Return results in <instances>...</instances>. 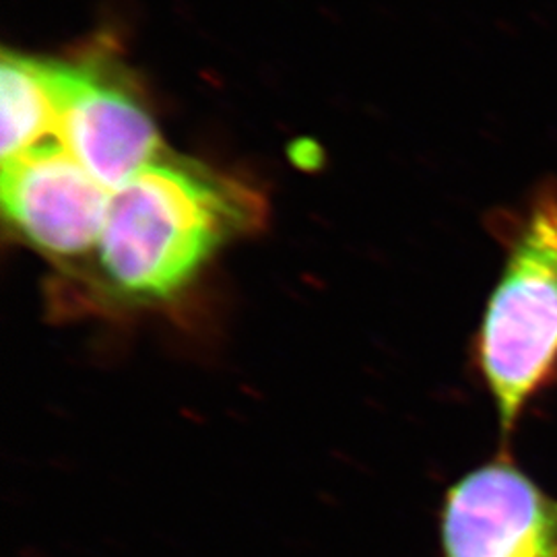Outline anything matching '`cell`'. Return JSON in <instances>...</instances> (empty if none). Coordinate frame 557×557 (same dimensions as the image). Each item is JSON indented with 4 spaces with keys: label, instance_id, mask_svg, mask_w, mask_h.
<instances>
[{
    "label": "cell",
    "instance_id": "7a4b0ae2",
    "mask_svg": "<svg viewBox=\"0 0 557 557\" xmlns=\"http://www.w3.org/2000/svg\"><path fill=\"white\" fill-rule=\"evenodd\" d=\"M504 262L475 338L483 386L510 450L527 407L557 384V178L494 215Z\"/></svg>",
    "mask_w": 557,
    "mask_h": 557
},
{
    "label": "cell",
    "instance_id": "5b68a950",
    "mask_svg": "<svg viewBox=\"0 0 557 557\" xmlns=\"http://www.w3.org/2000/svg\"><path fill=\"white\" fill-rule=\"evenodd\" d=\"M57 143L110 193L158 161V126L98 62H64Z\"/></svg>",
    "mask_w": 557,
    "mask_h": 557
},
{
    "label": "cell",
    "instance_id": "3957f363",
    "mask_svg": "<svg viewBox=\"0 0 557 557\" xmlns=\"http://www.w3.org/2000/svg\"><path fill=\"white\" fill-rule=\"evenodd\" d=\"M440 541L444 557H557V498L502 450L450 485Z\"/></svg>",
    "mask_w": 557,
    "mask_h": 557
},
{
    "label": "cell",
    "instance_id": "8992f818",
    "mask_svg": "<svg viewBox=\"0 0 557 557\" xmlns=\"http://www.w3.org/2000/svg\"><path fill=\"white\" fill-rule=\"evenodd\" d=\"M64 62L4 52L0 66L2 161L57 140Z\"/></svg>",
    "mask_w": 557,
    "mask_h": 557
},
{
    "label": "cell",
    "instance_id": "6da1fadb",
    "mask_svg": "<svg viewBox=\"0 0 557 557\" xmlns=\"http://www.w3.org/2000/svg\"><path fill=\"white\" fill-rule=\"evenodd\" d=\"M252 211L234 182L160 158L112 190L96 248L101 269L131 298H170Z\"/></svg>",
    "mask_w": 557,
    "mask_h": 557
},
{
    "label": "cell",
    "instance_id": "277c9868",
    "mask_svg": "<svg viewBox=\"0 0 557 557\" xmlns=\"http://www.w3.org/2000/svg\"><path fill=\"white\" fill-rule=\"evenodd\" d=\"M110 195L57 140L2 161L4 218L50 257L69 259L98 248Z\"/></svg>",
    "mask_w": 557,
    "mask_h": 557
}]
</instances>
